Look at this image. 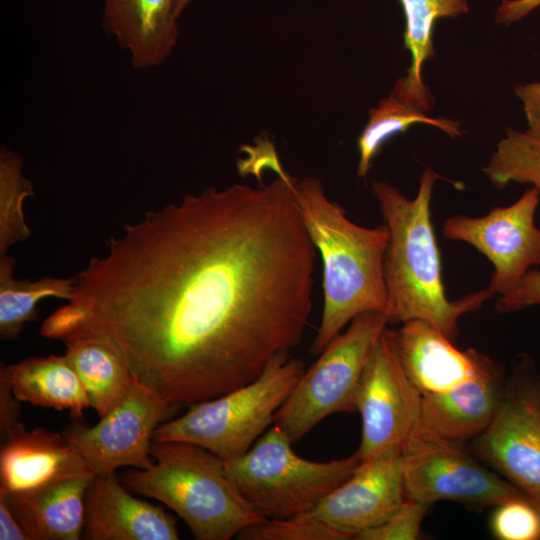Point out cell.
Wrapping results in <instances>:
<instances>
[{"mask_svg":"<svg viewBox=\"0 0 540 540\" xmlns=\"http://www.w3.org/2000/svg\"><path fill=\"white\" fill-rule=\"evenodd\" d=\"M154 464L127 472L122 483L133 493L172 509L197 540H230L266 519L244 500L229 479L224 461L186 442L151 444Z\"/></svg>","mask_w":540,"mask_h":540,"instance_id":"obj_4","label":"cell"},{"mask_svg":"<svg viewBox=\"0 0 540 540\" xmlns=\"http://www.w3.org/2000/svg\"><path fill=\"white\" fill-rule=\"evenodd\" d=\"M304 371L302 360L279 353L252 382L191 404L182 416L163 422L153 440L195 444L224 462L240 457L274 424Z\"/></svg>","mask_w":540,"mask_h":540,"instance_id":"obj_5","label":"cell"},{"mask_svg":"<svg viewBox=\"0 0 540 540\" xmlns=\"http://www.w3.org/2000/svg\"><path fill=\"white\" fill-rule=\"evenodd\" d=\"M177 0H104L102 25L135 69L162 64L179 36Z\"/></svg>","mask_w":540,"mask_h":540,"instance_id":"obj_18","label":"cell"},{"mask_svg":"<svg viewBox=\"0 0 540 540\" xmlns=\"http://www.w3.org/2000/svg\"><path fill=\"white\" fill-rule=\"evenodd\" d=\"M429 505L407 499L380 524L359 533L358 540H415Z\"/></svg>","mask_w":540,"mask_h":540,"instance_id":"obj_29","label":"cell"},{"mask_svg":"<svg viewBox=\"0 0 540 540\" xmlns=\"http://www.w3.org/2000/svg\"><path fill=\"white\" fill-rule=\"evenodd\" d=\"M34 197L32 183L23 174V159L6 147L0 150V255L28 239L31 230L23 211L24 200Z\"/></svg>","mask_w":540,"mask_h":540,"instance_id":"obj_26","label":"cell"},{"mask_svg":"<svg viewBox=\"0 0 540 540\" xmlns=\"http://www.w3.org/2000/svg\"><path fill=\"white\" fill-rule=\"evenodd\" d=\"M406 498L430 505L451 500L472 509L498 506L525 497L509 481L488 470L460 443L420 424L402 446Z\"/></svg>","mask_w":540,"mask_h":540,"instance_id":"obj_8","label":"cell"},{"mask_svg":"<svg viewBox=\"0 0 540 540\" xmlns=\"http://www.w3.org/2000/svg\"><path fill=\"white\" fill-rule=\"evenodd\" d=\"M540 194L532 187L505 207L486 215H454L443 225V234L465 242L493 265L488 291L502 296L510 292L533 267L540 265V228L535 224Z\"/></svg>","mask_w":540,"mask_h":540,"instance_id":"obj_11","label":"cell"},{"mask_svg":"<svg viewBox=\"0 0 540 540\" xmlns=\"http://www.w3.org/2000/svg\"><path fill=\"white\" fill-rule=\"evenodd\" d=\"M389 322L382 312L356 316L304 371L274 418V424L293 444L329 415L357 411L356 396L363 369Z\"/></svg>","mask_w":540,"mask_h":540,"instance_id":"obj_7","label":"cell"},{"mask_svg":"<svg viewBox=\"0 0 540 540\" xmlns=\"http://www.w3.org/2000/svg\"><path fill=\"white\" fill-rule=\"evenodd\" d=\"M415 124L434 126L453 138L462 135L458 122L445 117L428 116L422 109L390 93L369 110L368 121L358 137L357 175L366 176L381 147L391 137L406 132Z\"/></svg>","mask_w":540,"mask_h":540,"instance_id":"obj_24","label":"cell"},{"mask_svg":"<svg viewBox=\"0 0 540 540\" xmlns=\"http://www.w3.org/2000/svg\"><path fill=\"white\" fill-rule=\"evenodd\" d=\"M15 259L0 255V337L18 338L25 325L38 318L37 304L44 298L55 297L71 301L75 277H43L38 280L14 277Z\"/></svg>","mask_w":540,"mask_h":540,"instance_id":"obj_23","label":"cell"},{"mask_svg":"<svg viewBox=\"0 0 540 540\" xmlns=\"http://www.w3.org/2000/svg\"><path fill=\"white\" fill-rule=\"evenodd\" d=\"M490 526L501 540H539L540 510L526 497L512 499L496 506Z\"/></svg>","mask_w":540,"mask_h":540,"instance_id":"obj_28","label":"cell"},{"mask_svg":"<svg viewBox=\"0 0 540 540\" xmlns=\"http://www.w3.org/2000/svg\"><path fill=\"white\" fill-rule=\"evenodd\" d=\"M13 393L34 406L69 410L74 419L91 407L78 374L65 355L28 357L12 365H2Z\"/></svg>","mask_w":540,"mask_h":540,"instance_id":"obj_21","label":"cell"},{"mask_svg":"<svg viewBox=\"0 0 540 540\" xmlns=\"http://www.w3.org/2000/svg\"><path fill=\"white\" fill-rule=\"evenodd\" d=\"M188 193L107 240L68 303L108 334L133 377L177 407L255 380L300 344L316 248L295 178Z\"/></svg>","mask_w":540,"mask_h":540,"instance_id":"obj_1","label":"cell"},{"mask_svg":"<svg viewBox=\"0 0 540 540\" xmlns=\"http://www.w3.org/2000/svg\"><path fill=\"white\" fill-rule=\"evenodd\" d=\"M396 344L404 370L422 395L447 392L475 377L490 359L453 341L423 320H409L396 330Z\"/></svg>","mask_w":540,"mask_h":540,"instance_id":"obj_15","label":"cell"},{"mask_svg":"<svg viewBox=\"0 0 540 540\" xmlns=\"http://www.w3.org/2000/svg\"><path fill=\"white\" fill-rule=\"evenodd\" d=\"M82 538L177 540L176 520L161 506L131 494L115 473L95 475L84 497Z\"/></svg>","mask_w":540,"mask_h":540,"instance_id":"obj_14","label":"cell"},{"mask_svg":"<svg viewBox=\"0 0 540 540\" xmlns=\"http://www.w3.org/2000/svg\"><path fill=\"white\" fill-rule=\"evenodd\" d=\"M20 400L15 396L10 382L0 369V440L1 444L25 426L21 421Z\"/></svg>","mask_w":540,"mask_h":540,"instance_id":"obj_31","label":"cell"},{"mask_svg":"<svg viewBox=\"0 0 540 540\" xmlns=\"http://www.w3.org/2000/svg\"><path fill=\"white\" fill-rule=\"evenodd\" d=\"M276 424L243 455L225 461V470L248 505L264 519H284L312 511L356 470L357 454L326 462L297 455Z\"/></svg>","mask_w":540,"mask_h":540,"instance_id":"obj_6","label":"cell"},{"mask_svg":"<svg viewBox=\"0 0 540 540\" xmlns=\"http://www.w3.org/2000/svg\"><path fill=\"white\" fill-rule=\"evenodd\" d=\"M477 454L540 510V382L530 375L506 389Z\"/></svg>","mask_w":540,"mask_h":540,"instance_id":"obj_12","label":"cell"},{"mask_svg":"<svg viewBox=\"0 0 540 540\" xmlns=\"http://www.w3.org/2000/svg\"><path fill=\"white\" fill-rule=\"evenodd\" d=\"M505 392L502 370L489 359L469 381L444 393L422 395L419 424L452 442L474 440L492 423Z\"/></svg>","mask_w":540,"mask_h":540,"instance_id":"obj_16","label":"cell"},{"mask_svg":"<svg viewBox=\"0 0 540 540\" xmlns=\"http://www.w3.org/2000/svg\"><path fill=\"white\" fill-rule=\"evenodd\" d=\"M422 394L407 376L399 357L396 330L385 328L363 369L356 396L362 437L360 463L403 446L419 424Z\"/></svg>","mask_w":540,"mask_h":540,"instance_id":"obj_9","label":"cell"},{"mask_svg":"<svg viewBox=\"0 0 540 540\" xmlns=\"http://www.w3.org/2000/svg\"><path fill=\"white\" fill-rule=\"evenodd\" d=\"M244 540H348L327 523L303 514L284 519H266L244 529Z\"/></svg>","mask_w":540,"mask_h":540,"instance_id":"obj_27","label":"cell"},{"mask_svg":"<svg viewBox=\"0 0 540 540\" xmlns=\"http://www.w3.org/2000/svg\"><path fill=\"white\" fill-rule=\"evenodd\" d=\"M405 15L404 44L411 64L390 93L428 112L433 106L430 89L423 80L425 63L434 56L433 31L438 19L469 11L467 0H399Z\"/></svg>","mask_w":540,"mask_h":540,"instance_id":"obj_22","label":"cell"},{"mask_svg":"<svg viewBox=\"0 0 540 540\" xmlns=\"http://www.w3.org/2000/svg\"><path fill=\"white\" fill-rule=\"evenodd\" d=\"M83 475L95 474L63 434L24 427L1 446L2 494L31 490Z\"/></svg>","mask_w":540,"mask_h":540,"instance_id":"obj_17","label":"cell"},{"mask_svg":"<svg viewBox=\"0 0 540 540\" xmlns=\"http://www.w3.org/2000/svg\"><path fill=\"white\" fill-rule=\"evenodd\" d=\"M406 500L402 447L397 446L359 463L345 482L306 515L354 539L383 522Z\"/></svg>","mask_w":540,"mask_h":540,"instance_id":"obj_13","label":"cell"},{"mask_svg":"<svg viewBox=\"0 0 540 540\" xmlns=\"http://www.w3.org/2000/svg\"><path fill=\"white\" fill-rule=\"evenodd\" d=\"M514 92L523 103L528 125L540 121V82L518 84Z\"/></svg>","mask_w":540,"mask_h":540,"instance_id":"obj_33","label":"cell"},{"mask_svg":"<svg viewBox=\"0 0 540 540\" xmlns=\"http://www.w3.org/2000/svg\"><path fill=\"white\" fill-rule=\"evenodd\" d=\"M532 305H540V270H530L507 294L496 303L501 313L515 312Z\"/></svg>","mask_w":540,"mask_h":540,"instance_id":"obj_30","label":"cell"},{"mask_svg":"<svg viewBox=\"0 0 540 540\" xmlns=\"http://www.w3.org/2000/svg\"><path fill=\"white\" fill-rule=\"evenodd\" d=\"M483 171L499 189L516 182L531 184L540 194V121L524 131L509 129Z\"/></svg>","mask_w":540,"mask_h":540,"instance_id":"obj_25","label":"cell"},{"mask_svg":"<svg viewBox=\"0 0 540 540\" xmlns=\"http://www.w3.org/2000/svg\"><path fill=\"white\" fill-rule=\"evenodd\" d=\"M192 0H177V7H178V11L180 14H182V12L184 11V9L187 7V5L191 2Z\"/></svg>","mask_w":540,"mask_h":540,"instance_id":"obj_35","label":"cell"},{"mask_svg":"<svg viewBox=\"0 0 540 540\" xmlns=\"http://www.w3.org/2000/svg\"><path fill=\"white\" fill-rule=\"evenodd\" d=\"M94 476H77L0 495L5 497L30 540H79L84 522V497Z\"/></svg>","mask_w":540,"mask_h":540,"instance_id":"obj_19","label":"cell"},{"mask_svg":"<svg viewBox=\"0 0 540 540\" xmlns=\"http://www.w3.org/2000/svg\"><path fill=\"white\" fill-rule=\"evenodd\" d=\"M438 178L426 168L412 199L383 181H373L372 191L389 232L384 260L389 321L423 320L454 341L459 318L493 295L486 288L455 301L446 296L430 210Z\"/></svg>","mask_w":540,"mask_h":540,"instance_id":"obj_2","label":"cell"},{"mask_svg":"<svg viewBox=\"0 0 540 540\" xmlns=\"http://www.w3.org/2000/svg\"><path fill=\"white\" fill-rule=\"evenodd\" d=\"M540 6V0H503L495 13V21L510 25Z\"/></svg>","mask_w":540,"mask_h":540,"instance_id":"obj_32","label":"cell"},{"mask_svg":"<svg viewBox=\"0 0 540 540\" xmlns=\"http://www.w3.org/2000/svg\"><path fill=\"white\" fill-rule=\"evenodd\" d=\"M65 356L81 379L99 418L130 390L134 377L116 342L102 330L85 326L63 339Z\"/></svg>","mask_w":540,"mask_h":540,"instance_id":"obj_20","label":"cell"},{"mask_svg":"<svg viewBox=\"0 0 540 540\" xmlns=\"http://www.w3.org/2000/svg\"><path fill=\"white\" fill-rule=\"evenodd\" d=\"M179 407L167 402L135 378L125 397L94 426L78 419L62 433L95 475L121 467L150 468L156 429Z\"/></svg>","mask_w":540,"mask_h":540,"instance_id":"obj_10","label":"cell"},{"mask_svg":"<svg viewBox=\"0 0 540 540\" xmlns=\"http://www.w3.org/2000/svg\"><path fill=\"white\" fill-rule=\"evenodd\" d=\"M294 194L323 265L322 317L310 349L319 355L356 316L369 311L387 315L384 260L389 232L385 224L367 228L351 221L314 177L295 179Z\"/></svg>","mask_w":540,"mask_h":540,"instance_id":"obj_3","label":"cell"},{"mask_svg":"<svg viewBox=\"0 0 540 540\" xmlns=\"http://www.w3.org/2000/svg\"><path fill=\"white\" fill-rule=\"evenodd\" d=\"M0 540H30L3 495H0Z\"/></svg>","mask_w":540,"mask_h":540,"instance_id":"obj_34","label":"cell"}]
</instances>
